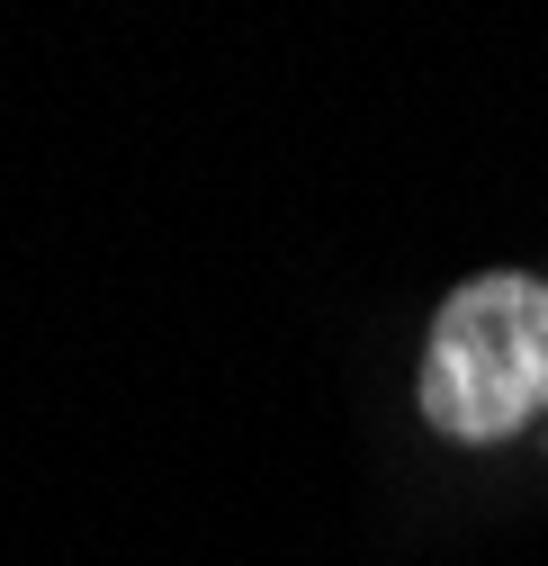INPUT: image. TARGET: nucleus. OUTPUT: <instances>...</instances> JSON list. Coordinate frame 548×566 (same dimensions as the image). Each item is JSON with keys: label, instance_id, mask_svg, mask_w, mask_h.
<instances>
[{"label": "nucleus", "instance_id": "f257e3e1", "mask_svg": "<svg viewBox=\"0 0 548 566\" xmlns=\"http://www.w3.org/2000/svg\"><path fill=\"white\" fill-rule=\"evenodd\" d=\"M548 405V289L539 279H467L432 315L423 413L450 441H504Z\"/></svg>", "mask_w": 548, "mask_h": 566}]
</instances>
